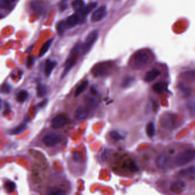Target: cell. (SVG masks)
<instances>
[{"instance_id":"obj_1","label":"cell","mask_w":195,"mask_h":195,"mask_svg":"<svg viewBox=\"0 0 195 195\" xmlns=\"http://www.w3.org/2000/svg\"><path fill=\"white\" fill-rule=\"evenodd\" d=\"M81 46V44L80 43L76 44L71 51L70 56H69V57L68 58L66 62L65 63L64 70L61 76L62 78L65 77L66 74L68 73V72L73 68V67L76 65V64L77 61L78 54L80 52Z\"/></svg>"},{"instance_id":"obj_2","label":"cell","mask_w":195,"mask_h":195,"mask_svg":"<svg viewBox=\"0 0 195 195\" xmlns=\"http://www.w3.org/2000/svg\"><path fill=\"white\" fill-rule=\"evenodd\" d=\"M151 59L149 51L141 49L137 51L132 57L133 64L137 68H141L147 65Z\"/></svg>"},{"instance_id":"obj_3","label":"cell","mask_w":195,"mask_h":195,"mask_svg":"<svg viewBox=\"0 0 195 195\" xmlns=\"http://www.w3.org/2000/svg\"><path fill=\"white\" fill-rule=\"evenodd\" d=\"M195 159V151L189 149L179 153L176 157L174 163L177 166H184Z\"/></svg>"},{"instance_id":"obj_4","label":"cell","mask_w":195,"mask_h":195,"mask_svg":"<svg viewBox=\"0 0 195 195\" xmlns=\"http://www.w3.org/2000/svg\"><path fill=\"white\" fill-rule=\"evenodd\" d=\"M98 35L99 31L98 30H93L90 32L87 35L84 43L81 46L80 53L81 55H85L91 49L93 45L98 40Z\"/></svg>"},{"instance_id":"obj_5","label":"cell","mask_w":195,"mask_h":195,"mask_svg":"<svg viewBox=\"0 0 195 195\" xmlns=\"http://www.w3.org/2000/svg\"><path fill=\"white\" fill-rule=\"evenodd\" d=\"M176 116L173 113H165L161 118V124L164 128L171 129L176 127Z\"/></svg>"},{"instance_id":"obj_6","label":"cell","mask_w":195,"mask_h":195,"mask_svg":"<svg viewBox=\"0 0 195 195\" xmlns=\"http://www.w3.org/2000/svg\"><path fill=\"white\" fill-rule=\"evenodd\" d=\"M63 137L61 135L58 133H49L48 134L43 138V143L47 147H51L59 144L61 140Z\"/></svg>"},{"instance_id":"obj_7","label":"cell","mask_w":195,"mask_h":195,"mask_svg":"<svg viewBox=\"0 0 195 195\" xmlns=\"http://www.w3.org/2000/svg\"><path fill=\"white\" fill-rule=\"evenodd\" d=\"M69 121V118L65 114H60L54 117L52 121V127L54 129H58L66 125Z\"/></svg>"},{"instance_id":"obj_8","label":"cell","mask_w":195,"mask_h":195,"mask_svg":"<svg viewBox=\"0 0 195 195\" xmlns=\"http://www.w3.org/2000/svg\"><path fill=\"white\" fill-rule=\"evenodd\" d=\"M110 65L109 64H99L94 67L92 72L93 74L96 77L104 76L109 73L110 69Z\"/></svg>"},{"instance_id":"obj_9","label":"cell","mask_w":195,"mask_h":195,"mask_svg":"<svg viewBox=\"0 0 195 195\" xmlns=\"http://www.w3.org/2000/svg\"><path fill=\"white\" fill-rule=\"evenodd\" d=\"M107 8L106 5H102L96 10L91 17V21L93 23H98L102 21L106 15Z\"/></svg>"},{"instance_id":"obj_10","label":"cell","mask_w":195,"mask_h":195,"mask_svg":"<svg viewBox=\"0 0 195 195\" xmlns=\"http://www.w3.org/2000/svg\"><path fill=\"white\" fill-rule=\"evenodd\" d=\"M89 115V110L86 107L84 106H79L76 110L75 117L80 120H85L88 118Z\"/></svg>"},{"instance_id":"obj_11","label":"cell","mask_w":195,"mask_h":195,"mask_svg":"<svg viewBox=\"0 0 195 195\" xmlns=\"http://www.w3.org/2000/svg\"><path fill=\"white\" fill-rule=\"evenodd\" d=\"M156 164L157 167L160 169H167L169 166L170 160L168 156L165 155H161L157 159Z\"/></svg>"},{"instance_id":"obj_12","label":"cell","mask_w":195,"mask_h":195,"mask_svg":"<svg viewBox=\"0 0 195 195\" xmlns=\"http://www.w3.org/2000/svg\"><path fill=\"white\" fill-rule=\"evenodd\" d=\"M57 63L55 61H52L51 60H48L46 61L44 66V73L46 76L49 77L51 76L55 67L57 66Z\"/></svg>"},{"instance_id":"obj_13","label":"cell","mask_w":195,"mask_h":195,"mask_svg":"<svg viewBox=\"0 0 195 195\" xmlns=\"http://www.w3.org/2000/svg\"><path fill=\"white\" fill-rule=\"evenodd\" d=\"M185 188V184L183 181H175L171 184L170 190L173 193H179L183 191Z\"/></svg>"},{"instance_id":"obj_14","label":"cell","mask_w":195,"mask_h":195,"mask_svg":"<svg viewBox=\"0 0 195 195\" xmlns=\"http://www.w3.org/2000/svg\"><path fill=\"white\" fill-rule=\"evenodd\" d=\"M80 17L81 16L77 14H74L68 17L65 21L67 27L71 28L76 27L80 21Z\"/></svg>"},{"instance_id":"obj_15","label":"cell","mask_w":195,"mask_h":195,"mask_svg":"<svg viewBox=\"0 0 195 195\" xmlns=\"http://www.w3.org/2000/svg\"><path fill=\"white\" fill-rule=\"evenodd\" d=\"M161 74L160 70L158 69H153L150 70L145 76V81L147 82H151L156 80L157 77H159Z\"/></svg>"},{"instance_id":"obj_16","label":"cell","mask_w":195,"mask_h":195,"mask_svg":"<svg viewBox=\"0 0 195 195\" xmlns=\"http://www.w3.org/2000/svg\"><path fill=\"white\" fill-rule=\"evenodd\" d=\"M98 6V3L96 2H90L88 4H87L86 5H85L83 8L80 10V12L81 13V14L82 15H88L89 13L93 11L95 8L97 7Z\"/></svg>"},{"instance_id":"obj_17","label":"cell","mask_w":195,"mask_h":195,"mask_svg":"<svg viewBox=\"0 0 195 195\" xmlns=\"http://www.w3.org/2000/svg\"><path fill=\"white\" fill-rule=\"evenodd\" d=\"M86 105L89 108H95L98 105V100L97 98L92 95H87L85 98Z\"/></svg>"},{"instance_id":"obj_18","label":"cell","mask_w":195,"mask_h":195,"mask_svg":"<svg viewBox=\"0 0 195 195\" xmlns=\"http://www.w3.org/2000/svg\"><path fill=\"white\" fill-rule=\"evenodd\" d=\"M47 195H66V192L61 188L55 187L48 189Z\"/></svg>"},{"instance_id":"obj_19","label":"cell","mask_w":195,"mask_h":195,"mask_svg":"<svg viewBox=\"0 0 195 195\" xmlns=\"http://www.w3.org/2000/svg\"><path fill=\"white\" fill-rule=\"evenodd\" d=\"M53 41V39H52L48 40L44 44L43 47L39 51V57H43L44 55L48 52V51H49V49L51 48Z\"/></svg>"},{"instance_id":"obj_20","label":"cell","mask_w":195,"mask_h":195,"mask_svg":"<svg viewBox=\"0 0 195 195\" xmlns=\"http://www.w3.org/2000/svg\"><path fill=\"white\" fill-rule=\"evenodd\" d=\"M28 92L26 90H21L16 95V100L20 103H23L27 100L28 98Z\"/></svg>"},{"instance_id":"obj_21","label":"cell","mask_w":195,"mask_h":195,"mask_svg":"<svg viewBox=\"0 0 195 195\" xmlns=\"http://www.w3.org/2000/svg\"><path fill=\"white\" fill-rule=\"evenodd\" d=\"M27 125L25 123H22L20 125H18L17 127H15V128L10 130L9 132V133L12 135H19V134H20L21 133L24 131L27 128Z\"/></svg>"},{"instance_id":"obj_22","label":"cell","mask_w":195,"mask_h":195,"mask_svg":"<svg viewBox=\"0 0 195 195\" xmlns=\"http://www.w3.org/2000/svg\"><path fill=\"white\" fill-rule=\"evenodd\" d=\"M48 93V88L47 86L43 84H39L37 87V94L39 98H43Z\"/></svg>"},{"instance_id":"obj_23","label":"cell","mask_w":195,"mask_h":195,"mask_svg":"<svg viewBox=\"0 0 195 195\" xmlns=\"http://www.w3.org/2000/svg\"><path fill=\"white\" fill-rule=\"evenodd\" d=\"M88 81H84L77 87V88L76 90L74 96L76 97H77L80 94L82 93L86 89L87 87L88 86Z\"/></svg>"},{"instance_id":"obj_24","label":"cell","mask_w":195,"mask_h":195,"mask_svg":"<svg viewBox=\"0 0 195 195\" xmlns=\"http://www.w3.org/2000/svg\"><path fill=\"white\" fill-rule=\"evenodd\" d=\"M146 133L149 137H153L155 135V127L153 122H149L146 127Z\"/></svg>"},{"instance_id":"obj_25","label":"cell","mask_w":195,"mask_h":195,"mask_svg":"<svg viewBox=\"0 0 195 195\" xmlns=\"http://www.w3.org/2000/svg\"><path fill=\"white\" fill-rule=\"evenodd\" d=\"M195 167L193 166L190 168L185 169L180 172V175L182 177H190L195 175Z\"/></svg>"},{"instance_id":"obj_26","label":"cell","mask_w":195,"mask_h":195,"mask_svg":"<svg viewBox=\"0 0 195 195\" xmlns=\"http://www.w3.org/2000/svg\"><path fill=\"white\" fill-rule=\"evenodd\" d=\"M15 1L11 0H0V9H9L12 8L13 4H15Z\"/></svg>"},{"instance_id":"obj_27","label":"cell","mask_w":195,"mask_h":195,"mask_svg":"<svg viewBox=\"0 0 195 195\" xmlns=\"http://www.w3.org/2000/svg\"><path fill=\"white\" fill-rule=\"evenodd\" d=\"M66 23L65 21H61L57 26V31L60 35H63L66 31Z\"/></svg>"},{"instance_id":"obj_28","label":"cell","mask_w":195,"mask_h":195,"mask_svg":"<svg viewBox=\"0 0 195 195\" xmlns=\"http://www.w3.org/2000/svg\"><path fill=\"white\" fill-rule=\"evenodd\" d=\"M165 85L163 82H157L152 86V89L157 93H162L164 91Z\"/></svg>"},{"instance_id":"obj_29","label":"cell","mask_w":195,"mask_h":195,"mask_svg":"<svg viewBox=\"0 0 195 195\" xmlns=\"http://www.w3.org/2000/svg\"><path fill=\"white\" fill-rule=\"evenodd\" d=\"M5 188L8 192L12 193L16 189V184L13 181H8L5 184Z\"/></svg>"},{"instance_id":"obj_30","label":"cell","mask_w":195,"mask_h":195,"mask_svg":"<svg viewBox=\"0 0 195 195\" xmlns=\"http://www.w3.org/2000/svg\"><path fill=\"white\" fill-rule=\"evenodd\" d=\"M109 136L114 140H121L124 139V137L121 134L115 131H112L109 133Z\"/></svg>"},{"instance_id":"obj_31","label":"cell","mask_w":195,"mask_h":195,"mask_svg":"<svg viewBox=\"0 0 195 195\" xmlns=\"http://www.w3.org/2000/svg\"><path fill=\"white\" fill-rule=\"evenodd\" d=\"M85 5V2L83 1H75L72 3V6L74 9L76 10H78L79 12Z\"/></svg>"},{"instance_id":"obj_32","label":"cell","mask_w":195,"mask_h":195,"mask_svg":"<svg viewBox=\"0 0 195 195\" xmlns=\"http://www.w3.org/2000/svg\"><path fill=\"white\" fill-rule=\"evenodd\" d=\"M12 88L8 83H5L1 88V92L5 94L10 93L12 92Z\"/></svg>"},{"instance_id":"obj_33","label":"cell","mask_w":195,"mask_h":195,"mask_svg":"<svg viewBox=\"0 0 195 195\" xmlns=\"http://www.w3.org/2000/svg\"><path fill=\"white\" fill-rule=\"evenodd\" d=\"M134 81V79L132 78L131 77H127L123 80L122 81V85L125 88L127 86H128Z\"/></svg>"},{"instance_id":"obj_34","label":"cell","mask_w":195,"mask_h":195,"mask_svg":"<svg viewBox=\"0 0 195 195\" xmlns=\"http://www.w3.org/2000/svg\"><path fill=\"white\" fill-rule=\"evenodd\" d=\"M67 8H68V4L66 1H62L60 4V10L61 11L63 12Z\"/></svg>"},{"instance_id":"obj_35","label":"cell","mask_w":195,"mask_h":195,"mask_svg":"<svg viewBox=\"0 0 195 195\" xmlns=\"http://www.w3.org/2000/svg\"><path fill=\"white\" fill-rule=\"evenodd\" d=\"M34 61H35L34 57H32V56H29V57H28V59H27V66H28V67L31 66V65L33 64Z\"/></svg>"},{"instance_id":"obj_36","label":"cell","mask_w":195,"mask_h":195,"mask_svg":"<svg viewBox=\"0 0 195 195\" xmlns=\"http://www.w3.org/2000/svg\"><path fill=\"white\" fill-rule=\"evenodd\" d=\"M4 17V16H3V15H2L1 13H0V19H2V17Z\"/></svg>"},{"instance_id":"obj_37","label":"cell","mask_w":195,"mask_h":195,"mask_svg":"<svg viewBox=\"0 0 195 195\" xmlns=\"http://www.w3.org/2000/svg\"><path fill=\"white\" fill-rule=\"evenodd\" d=\"M1 108V99L0 98V109Z\"/></svg>"}]
</instances>
